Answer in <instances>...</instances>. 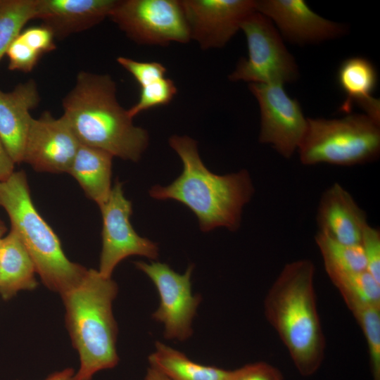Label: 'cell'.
I'll use <instances>...</instances> for the list:
<instances>
[{
	"label": "cell",
	"instance_id": "6da1fadb",
	"mask_svg": "<svg viewBox=\"0 0 380 380\" xmlns=\"http://www.w3.org/2000/svg\"><path fill=\"white\" fill-rule=\"evenodd\" d=\"M315 274V265L310 259L286 263L263 303L267 321L303 376H310L319 369L326 349L317 307Z\"/></svg>",
	"mask_w": 380,
	"mask_h": 380
},
{
	"label": "cell",
	"instance_id": "7a4b0ae2",
	"mask_svg": "<svg viewBox=\"0 0 380 380\" xmlns=\"http://www.w3.org/2000/svg\"><path fill=\"white\" fill-rule=\"evenodd\" d=\"M62 106V117L82 145L134 162L148 145L147 131L134 125L120 106L115 82L109 75L80 71Z\"/></svg>",
	"mask_w": 380,
	"mask_h": 380
},
{
	"label": "cell",
	"instance_id": "3957f363",
	"mask_svg": "<svg viewBox=\"0 0 380 380\" xmlns=\"http://www.w3.org/2000/svg\"><path fill=\"white\" fill-rule=\"evenodd\" d=\"M169 144L182 160V172L167 186H153L149 190L150 196L185 205L197 217L203 232L217 227L238 229L243 208L254 194L248 171L224 175L213 173L202 162L196 141L189 137L172 135Z\"/></svg>",
	"mask_w": 380,
	"mask_h": 380
},
{
	"label": "cell",
	"instance_id": "277c9868",
	"mask_svg": "<svg viewBox=\"0 0 380 380\" xmlns=\"http://www.w3.org/2000/svg\"><path fill=\"white\" fill-rule=\"evenodd\" d=\"M118 287L111 277L87 270L82 280L61 295L65 324L80 357L76 380H91L98 372L115 367L118 326L113 302Z\"/></svg>",
	"mask_w": 380,
	"mask_h": 380
},
{
	"label": "cell",
	"instance_id": "5b68a950",
	"mask_svg": "<svg viewBox=\"0 0 380 380\" xmlns=\"http://www.w3.org/2000/svg\"><path fill=\"white\" fill-rule=\"evenodd\" d=\"M0 206L30 255L37 273L50 290L63 294L76 286L87 269L71 262L59 239L33 204L25 173L13 172L0 181Z\"/></svg>",
	"mask_w": 380,
	"mask_h": 380
},
{
	"label": "cell",
	"instance_id": "8992f818",
	"mask_svg": "<svg viewBox=\"0 0 380 380\" xmlns=\"http://www.w3.org/2000/svg\"><path fill=\"white\" fill-rule=\"evenodd\" d=\"M298 153L305 165L352 166L372 162L380 153V122L365 114L338 119L307 118Z\"/></svg>",
	"mask_w": 380,
	"mask_h": 380
},
{
	"label": "cell",
	"instance_id": "52a82bcc",
	"mask_svg": "<svg viewBox=\"0 0 380 380\" xmlns=\"http://www.w3.org/2000/svg\"><path fill=\"white\" fill-rule=\"evenodd\" d=\"M240 29L246 36L248 56L239 60L229 75L230 81L284 85L297 80V63L269 18L255 11Z\"/></svg>",
	"mask_w": 380,
	"mask_h": 380
},
{
	"label": "cell",
	"instance_id": "ba28073f",
	"mask_svg": "<svg viewBox=\"0 0 380 380\" xmlns=\"http://www.w3.org/2000/svg\"><path fill=\"white\" fill-rule=\"evenodd\" d=\"M108 18L139 44L167 46L191 39L181 0H117Z\"/></svg>",
	"mask_w": 380,
	"mask_h": 380
},
{
	"label": "cell",
	"instance_id": "9c48e42d",
	"mask_svg": "<svg viewBox=\"0 0 380 380\" xmlns=\"http://www.w3.org/2000/svg\"><path fill=\"white\" fill-rule=\"evenodd\" d=\"M134 265L157 289L160 304L152 318L163 324L165 338L180 341L189 338L193 334V319L201 301V296L192 294L194 265H190L183 274L160 262L137 261Z\"/></svg>",
	"mask_w": 380,
	"mask_h": 380
},
{
	"label": "cell",
	"instance_id": "30bf717a",
	"mask_svg": "<svg viewBox=\"0 0 380 380\" xmlns=\"http://www.w3.org/2000/svg\"><path fill=\"white\" fill-rule=\"evenodd\" d=\"M248 87L260 110L259 141L290 158L298 151L308 125L300 103L282 84L249 83Z\"/></svg>",
	"mask_w": 380,
	"mask_h": 380
},
{
	"label": "cell",
	"instance_id": "8fae6325",
	"mask_svg": "<svg viewBox=\"0 0 380 380\" xmlns=\"http://www.w3.org/2000/svg\"><path fill=\"white\" fill-rule=\"evenodd\" d=\"M99 208L103 219L102 249L98 270L101 274L111 277L118 263L131 255L158 258L157 244L140 236L131 224L132 205L124 195L121 182L115 181L108 199Z\"/></svg>",
	"mask_w": 380,
	"mask_h": 380
},
{
	"label": "cell",
	"instance_id": "7c38bea8",
	"mask_svg": "<svg viewBox=\"0 0 380 380\" xmlns=\"http://www.w3.org/2000/svg\"><path fill=\"white\" fill-rule=\"evenodd\" d=\"M190 38L201 49L222 48L256 11L253 0H181Z\"/></svg>",
	"mask_w": 380,
	"mask_h": 380
},
{
	"label": "cell",
	"instance_id": "4fadbf2b",
	"mask_svg": "<svg viewBox=\"0 0 380 380\" xmlns=\"http://www.w3.org/2000/svg\"><path fill=\"white\" fill-rule=\"evenodd\" d=\"M80 145L64 118L44 111L31 121L23 162L37 172L68 173Z\"/></svg>",
	"mask_w": 380,
	"mask_h": 380
},
{
	"label": "cell",
	"instance_id": "5bb4252c",
	"mask_svg": "<svg viewBox=\"0 0 380 380\" xmlns=\"http://www.w3.org/2000/svg\"><path fill=\"white\" fill-rule=\"evenodd\" d=\"M256 11L269 18L281 37L297 44H316L342 36V24L325 19L303 0L255 1Z\"/></svg>",
	"mask_w": 380,
	"mask_h": 380
},
{
	"label": "cell",
	"instance_id": "9a60e30c",
	"mask_svg": "<svg viewBox=\"0 0 380 380\" xmlns=\"http://www.w3.org/2000/svg\"><path fill=\"white\" fill-rule=\"evenodd\" d=\"M316 221L318 232L348 245H360L362 232L368 224L366 213L338 183L322 193Z\"/></svg>",
	"mask_w": 380,
	"mask_h": 380
},
{
	"label": "cell",
	"instance_id": "2e32d148",
	"mask_svg": "<svg viewBox=\"0 0 380 380\" xmlns=\"http://www.w3.org/2000/svg\"><path fill=\"white\" fill-rule=\"evenodd\" d=\"M117 0H37L35 18L62 39L99 24Z\"/></svg>",
	"mask_w": 380,
	"mask_h": 380
},
{
	"label": "cell",
	"instance_id": "e0dca14e",
	"mask_svg": "<svg viewBox=\"0 0 380 380\" xmlns=\"http://www.w3.org/2000/svg\"><path fill=\"white\" fill-rule=\"evenodd\" d=\"M40 101L37 82L18 84L11 91L0 90V139L15 163L23 162L24 148L32 120L30 112Z\"/></svg>",
	"mask_w": 380,
	"mask_h": 380
},
{
	"label": "cell",
	"instance_id": "ac0fdd59",
	"mask_svg": "<svg viewBox=\"0 0 380 380\" xmlns=\"http://www.w3.org/2000/svg\"><path fill=\"white\" fill-rule=\"evenodd\" d=\"M336 77L346 96L339 111L351 113L356 105L365 115L380 122L379 99L372 96L377 84V72L372 62L360 56L346 58L339 65Z\"/></svg>",
	"mask_w": 380,
	"mask_h": 380
},
{
	"label": "cell",
	"instance_id": "d6986e66",
	"mask_svg": "<svg viewBox=\"0 0 380 380\" xmlns=\"http://www.w3.org/2000/svg\"><path fill=\"white\" fill-rule=\"evenodd\" d=\"M34 262L17 232L11 229L0 243V294L8 300L37 286Z\"/></svg>",
	"mask_w": 380,
	"mask_h": 380
},
{
	"label": "cell",
	"instance_id": "ffe728a7",
	"mask_svg": "<svg viewBox=\"0 0 380 380\" xmlns=\"http://www.w3.org/2000/svg\"><path fill=\"white\" fill-rule=\"evenodd\" d=\"M113 157L103 150L80 144L68 171L99 206L111 191Z\"/></svg>",
	"mask_w": 380,
	"mask_h": 380
},
{
	"label": "cell",
	"instance_id": "44dd1931",
	"mask_svg": "<svg viewBox=\"0 0 380 380\" xmlns=\"http://www.w3.org/2000/svg\"><path fill=\"white\" fill-rule=\"evenodd\" d=\"M149 366L170 380H227L230 370L199 364L184 353L160 341L148 356Z\"/></svg>",
	"mask_w": 380,
	"mask_h": 380
},
{
	"label": "cell",
	"instance_id": "7402d4cb",
	"mask_svg": "<svg viewBox=\"0 0 380 380\" xmlns=\"http://www.w3.org/2000/svg\"><path fill=\"white\" fill-rule=\"evenodd\" d=\"M346 304L358 303L380 307V282L367 270L345 271L324 267Z\"/></svg>",
	"mask_w": 380,
	"mask_h": 380
},
{
	"label": "cell",
	"instance_id": "603a6c76",
	"mask_svg": "<svg viewBox=\"0 0 380 380\" xmlns=\"http://www.w3.org/2000/svg\"><path fill=\"white\" fill-rule=\"evenodd\" d=\"M324 267L345 271L367 270L361 245H348L336 241L320 232L315 236Z\"/></svg>",
	"mask_w": 380,
	"mask_h": 380
},
{
	"label": "cell",
	"instance_id": "cb8c5ba5",
	"mask_svg": "<svg viewBox=\"0 0 380 380\" xmlns=\"http://www.w3.org/2000/svg\"><path fill=\"white\" fill-rule=\"evenodd\" d=\"M37 0H0V60L25 25L36 15Z\"/></svg>",
	"mask_w": 380,
	"mask_h": 380
},
{
	"label": "cell",
	"instance_id": "d4e9b609",
	"mask_svg": "<svg viewBox=\"0 0 380 380\" xmlns=\"http://www.w3.org/2000/svg\"><path fill=\"white\" fill-rule=\"evenodd\" d=\"M346 305L365 336L372 379L380 380V307L357 303Z\"/></svg>",
	"mask_w": 380,
	"mask_h": 380
},
{
	"label": "cell",
	"instance_id": "484cf974",
	"mask_svg": "<svg viewBox=\"0 0 380 380\" xmlns=\"http://www.w3.org/2000/svg\"><path fill=\"white\" fill-rule=\"evenodd\" d=\"M177 92L174 82L165 77L141 87L138 101L127 110L134 118L139 113L149 108L167 105Z\"/></svg>",
	"mask_w": 380,
	"mask_h": 380
},
{
	"label": "cell",
	"instance_id": "4316f807",
	"mask_svg": "<svg viewBox=\"0 0 380 380\" xmlns=\"http://www.w3.org/2000/svg\"><path fill=\"white\" fill-rule=\"evenodd\" d=\"M6 55L8 56V69L23 72H31L42 55L25 42L19 34L10 44Z\"/></svg>",
	"mask_w": 380,
	"mask_h": 380
},
{
	"label": "cell",
	"instance_id": "83f0119b",
	"mask_svg": "<svg viewBox=\"0 0 380 380\" xmlns=\"http://www.w3.org/2000/svg\"><path fill=\"white\" fill-rule=\"evenodd\" d=\"M117 62L136 80L140 87L165 77V67L158 62H141L120 56Z\"/></svg>",
	"mask_w": 380,
	"mask_h": 380
},
{
	"label": "cell",
	"instance_id": "f1b7e54d",
	"mask_svg": "<svg viewBox=\"0 0 380 380\" xmlns=\"http://www.w3.org/2000/svg\"><path fill=\"white\" fill-rule=\"evenodd\" d=\"M367 271L380 282V231L367 224L362 234L361 243Z\"/></svg>",
	"mask_w": 380,
	"mask_h": 380
},
{
	"label": "cell",
	"instance_id": "f546056e",
	"mask_svg": "<svg viewBox=\"0 0 380 380\" xmlns=\"http://www.w3.org/2000/svg\"><path fill=\"white\" fill-rule=\"evenodd\" d=\"M227 380H283V376L272 365L256 362L230 370Z\"/></svg>",
	"mask_w": 380,
	"mask_h": 380
},
{
	"label": "cell",
	"instance_id": "4dcf8cb0",
	"mask_svg": "<svg viewBox=\"0 0 380 380\" xmlns=\"http://www.w3.org/2000/svg\"><path fill=\"white\" fill-rule=\"evenodd\" d=\"M19 36L42 56L56 48L53 33L43 25L29 27L22 30Z\"/></svg>",
	"mask_w": 380,
	"mask_h": 380
},
{
	"label": "cell",
	"instance_id": "1f68e13d",
	"mask_svg": "<svg viewBox=\"0 0 380 380\" xmlns=\"http://www.w3.org/2000/svg\"><path fill=\"white\" fill-rule=\"evenodd\" d=\"M14 165L0 139V181L7 179L14 172Z\"/></svg>",
	"mask_w": 380,
	"mask_h": 380
},
{
	"label": "cell",
	"instance_id": "d6a6232c",
	"mask_svg": "<svg viewBox=\"0 0 380 380\" xmlns=\"http://www.w3.org/2000/svg\"><path fill=\"white\" fill-rule=\"evenodd\" d=\"M75 372L72 368H66L52 373L44 380H76Z\"/></svg>",
	"mask_w": 380,
	"mask_h": 380
},
{
	"label": "cell",
	"instance_id": "836d02e7",
	"mask_svg": "<svg viewBox=\"0 0 380 380\" xmlns=\"http://www.w3.org/2000/svg\"><path fill=\"white\" fill-rule=\"evenodd\" d=\"M144 380H170L165 375L158 369L151 367L147 369Z\"/></svg>",
	"mask_w": 380,
	"mask_h": 380
},
{
	"label": "cell",
	"instance_id": "e575fe53",
	"mask_svg": "<svg viewBox=\"0 0 380 380\" xmlns=\"http://www.w3.org/2000/svg\"><path fill=\"white\" fill-rule=\"evenodd\" d=\"M6 227L4 222L0 219V239L2 238L4 234L6 232Z\"/></svg>",
	"mask_w": 380,
	"mask_h": 380
},
{
	"label": "cell",
	"instance_id": "d590c367",
	"mask_svg": "<svg viewBox=\"0 0 380 380\" xmlns=\"http://www.w3.org/2000/svg\"><path fill=\"white\" fill-rule=\"evenodd\" d=\"M0 243H1V239H0Z\"/></svg>",
	"mask_w": 380,
	"mask_h": 380
}]
</instances>
